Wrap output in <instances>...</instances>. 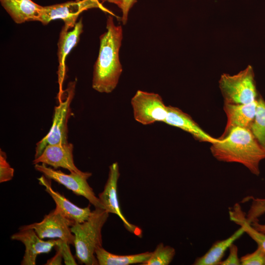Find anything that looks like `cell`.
<instances>
[{
  "label": "cell",
  "mask_w": 265,
  "mask_h": 265,
  "mask_svg": "<svg viewBox=\"0 0 265 265\" xmlns=\"http://www.w3.org/2000/svg\"><path fill=\"white\" fill-rule=\"evenodd\" d=\"M243 233H244V230L240 227L229 238L225 239L217 240L212 244L204 255L197 258L193 265H219L222 261L226 250Z\"/></svg>",
  "instance_id": "obj_18"
},
{
  "label": "cell",
  "mask_w": 265,
  "mask_h": 265,
  "mask_svg": "<svg viewBox=\"0 0 265 265\" xmlns=\"http://www.w3.org/2000/svg\"><path fill=\"white\" fill-rule=\"evenodd\" d=\"M251 225L257 231L265 234V224H261L255 221L250 223Z\"/></svg>",
  "instance_id": "obj_30"
},
{
  "label": "cell",
  "mask_w": 265,
  "mask_h": 265,
  "mask_svg": "<svg viewBox=\"0 0 265 265\" xmlns=\"http://www.w3.org/2000/svg\"><path fill=\"white\" fill-rule=\"evenodd\" d=\"M109 213L104 209L95 208L88 218L81 223L75 222L71 227L75 236L76 256L86 265H98L95 252L102 246V230Z\"/></svg>",
  "instance_id": "obj_3"
},
{
  "label": "cell",
  "mask_w": 265,
  "mask_h": 265,
  "mask_svg": "<svg viewBox=\"0 0 265 265\" xmlns=\"http://www.w3.org/2000/svg\"><path fill=\"white\" fill-rule=\"evenodd\" d=\"M14 170L7 161L6 153L0 149V183L11 180L14 176Z\"/></svg>",
  "instance_id": "obj_24"
},
{
  "label": "cell",
  "mask_w": 265,
  "mask_h": 265,
  "mask_svg": "<svg viewBox=\"0 0 265 265\" xmlns=\"http://www.w3.org/2000/svg\"><path fill=\"white\" fill-rule=\"evenodd\" d=\"M69 245L65 241L61 239L59 243L56 246L58 247L61 249L66 265H77L75 260L71 253Z\"/></svg>",
  "instance_id": "obj_27"
},
{
  "label": "cell",
  "mask_w": 265,
  "mask_h": 265,
  "mask_svg": "<svg viewBox=\"0 0 265 265\" xmlns=\"http://www.w3.org/2000/svg\"><path fill=\"white\" fill-rule=\"evenodd\" d=\"M250 130L259 144L265 148V101L257 98L256 111Z\"/></svg>",
  "instance_id": "obj_21"
},
{
  "label": "cell",
  "mask_w": 265,
  "mask_h": 265,
  "mask_svg": "<svg viewBox=\"0 0 265 265\" xmlns=\"http://www.w3.org/2000/svg\"><path fill=\"white\" fill-rule=\"evenodd\" d=\"M34 168L49 180H53L64 186L77 195L85 198L95 208L104 209L98 197L89 186L87 180L92 176L89 172H70L66 174L41 163L34 164Z\"/></svg>",
  "instance_id": "obj_6"
},
{
  "label": "cell",
  "mask_w": 265,
  "mask_h": 265,
  "mask_svg": "<svg viewBox=\"0 0 265 265\" xmlns=\"http://www.w3.org/2000/svg\"><path fill=\"white\" fill-rule=\"evenodd\" d=\"M219 86L224 103L246 104L257 99L254 73L251 65L238 74H222Z\"/></svg>",
  "instance_id": "obj_4"
},
{
  "label": "cell",
  "mask_w": 265,
  "mask_h": 265,
  "mask_svg": "<svg viewBox=\"0 0 265 265\" xmlns=\"http://www.w3.org/2000/svg\"><path fill=\"white\" fill-rule=\"evenodd\" d=\"M73 148V144L69 142L49 144L39 157L34 159L33 164L44 163L54 169L61 167L70 172H81L74 161Z\"/></svg>",
  "instance_id": "obj_12"
},
{
  "label": "cell",
  "mask_w": 265,
  "mask_h": 265,
  "mask_svg": "<svg viewBox=\"0 0 265 265\" xmlns=\"http://www.w3.org/2000/svg\"><path fill=\"white\" fill-rule=\"evenodd\" d=\"M265 212V199L254 200L249 212L246 216L250 223L257 221V217Z\"/></svg>",
  "instance_id": "obj_25"
},
{
  "label": "cell",
  "mask_w": 265,
  "mask_h": 265,
  "mask_svg": "<svg viewBox=\"0 0 265 265\" xmlns=\"http://www.w3.org/2000/svg\"><path fill=\"white\" fill-rule=\"evenodd\" d=\"M230 218L237 224L240 226L265 251V234L256 230L246 219V215L242 211L239 204H236L229 211Z\"/></svg>",
  "instance_id": "obj_20"
},
{
  "label": "cell",
  "mask_w": 265,
  "mask_h": 265,
  "mask_svg": "<svg viewBox=\"0 0 265 265\" xmlns=\"http://www.w3.org/2000/svg\"><path fill=\"white\" fill-rule=\"evenodd\" d=\"M167 107L168 113L165 123L186 132L200 141L212 144L219 140V139L212 137L203 131L190 115L181 109L171 106Z\"/></svg>",
  "instance_id": "obj_15"
},
{
  "label": "cell",
  "mask_w": 265,
  "mask_h": 265,
  "mask_svg": "<svg viewBox=\"0 0 265 265\" xmlns=\"http://www.w3.org/2000/svg\"><path fill=\"white\" fill-rule=\"evenodd\" d=\"M240 260L242 265H265V251L258 246L255 251L242 256Z\"/></svg>",
  "instance_id": "obj_23"
},
{
  "label": "cell",
  "mask_w": 265,
  "mask_h": 265,
  "mask_svg": "<svg viewBox=\"0 0 265 265\" xmlns=\"http://www.w3.org/2000/svg\"><path fill=\"white\" fill-rule=\"evenodd\" d=\"M176 254L175 249L170 246L159 243L152 252L149 259L142 265H168Z\"/></svg>",
  "instance_id": "obj_22"
},
{
  "label": "cell",
  "mask_w": 265,
  "mask_h": 265,
  "mask_svg": "<svg viewBox=\"0 0 265 265\" xmlns=\"http://www.w3.org/2000/svg\"><path fill=\"white\" fill-rule=\"evenodd\" d=\"M83 32V24L81 18L71 29L63 26L59 34L57 42L58 82L61 86L66 74L65 61L67 56L79 42Z\"/></svg>",
  "instance_id": "obj_13"
},
{
  "label": "cell",
  "mask_w": 265,
  "mask_h": 265,
  "mask_svg": "<svg viewBox=\"0 0 265 265\" xmlns=\"http://www.w3.org/2000/svg\"><path fill=\"white\" fill-rule=\"evenodd\" d=\"M55 255L51 259L48 260L46 265H61L63 255L61 249L57 246Z\"/></svg>",
  "instance_id": "obj_29"
},
{
  "label": "cell",
  "mask_w": 265,
  "mask_h": 265,
  "mask_svg": "<svg viewBox=\"0 0 265 265\" xmlns=\"http://www.w3.org/2000/svg\"><path fill=\"white\" fill-rule=\"evenodd\" d=\"M19 231L12 235L11 238L21 241L25 247L22 265H35L37 257L42 253H48L55 247L61 239L44 240L30 228H19Z\"/></svg>",
  "instance_id": "obj_11"
},
{
  "label": "cell",
  "mask_w": 265,
  "mask_h": 265,
  "mask_svg": "<svg viewBox=\"0 0 265 265\" xmlns=\"http://www.w3.org/2000/svg\"><path fill=\"white\" fill-rule=\"evenodd\" d=\"M257 105V99L246 104L224 103L223 108L227 117V123L224 133L219 139L225 137L235 127L250 129L255 116Z\"/></svg>",
  "instance_id": "obj_14"
},
{
  "label": "cell",
  "mask_w": 265,
  "mask_h": 265,
  "mask_svg": "<svg viewBox=\"0 0 265 265\" xmlns=\"http://www.w3.org/2000/svg\"><path fill=\"white\" fill-rule=\"evenodd\" d=\"M45 177L38 178L39 184L45 187V190L54 200L56 207L60 212L68 218L75 222L81 223L86 220L91 213L90 205L85 208H80L75 205L52 187L51 180Z\"/></svg>",
  "instance_id": "obj_16"
},
{
  "label": "cell",
  "mask_w": 265,
  "mask_h": 265,
  "mask_svg": "<svg viewBox=\"0 0 265 265\" xmlns=\"http://www.w3.org/2000/svg\"><path fill=\"white\" fill-rule=\"evenodd\" d=\"M120 175L118 162L113 163L109 166L108 178L104 190L99 194L98 198L105 210L108 213L117 215L121 219L125 228L129 232L141 237V229L130 223L122 213L117 193V184Z\"/></svg>",
  "instance_id": "obj_10"
},
{
  "label": "cell",
  "mask_w": 265,
  "mask_h": 265,
  "mask_svg": "<svg viewBox=\"0 0 265 265\" xmlns=\"http://www.w3.org/2000/svg\"><path fill=\"white\" fill-rule=\"evenodd\" d=\"M133 117L138 123L148 125L164 122L168 113L161 97L158 94L137 90L131 99Z\"/></svg>",
  "instance_id": "obj_7"
},
{
  "label": "cell",
  "mask_w": 265,
  "mask_h": 265,
  "mask_svg": "<svg viewBox=\"0 0 265 265\" xmlns=\"http://www.w3.org/2000/svg\"><path fill=\"white\" fill-rule=\"evenodd\" d=\"M104 0L107 1L109 2L116 4L120 8L123 2V0Z\"/></svg>",
  "instance_id": "obj_31"
},
{
  "label": "cell",
  "mask_w": 265,
  "mask_h": 265,
  "mask_svg": "<svg viewBox=\"0 0 265 265\" xmlns=\"http://www.w3.org/2000/svg\"><path fill=\"white\" fill-rule=\"evenodd\" d=\"M93 8L109 12L98 0H76L43 6L38 22L46 26L53 20L61 19L64 26L71 29L82 12Z\"/></svg>",
  "instance_id": "obj_8"
},
{
  "label": "cell",
  "mask_w": 265,
  "mask_h": 265,
  "mask_svg": "<svg viewBox=\"0 0 265 265\" xmlns=\"http://www.w3.org/2000/svg\"><path fill=\"white\" fill-rule=\"evenodd\" d=\"M76 81L68 83L65 90L66 98L60 100L54 107L53 123L48 133L37 143L34 159L39 157L45 147L49 144L68 143L67 123L71 114L70 105L74 98Z\"/></svg>",
  "instance_id": "obj_5"
},
{
  "label": "cell",
  "mask_w": 265,
  "mask_h": 265,
  "mask_svg": "<svg viewBox=\"0 0 265 265\" xmlns=\"http://www.w3.org/2000/svg\"><path fill=\"white\" fill-rule=\"evenodd\" d=\"M152 252L119 255L109 252L102 246L99 247L95 252L99 265H130L135 264L142 265L149 258Z\"/></svg>",
  "instance_id": "obj_19"
},
{
  "label": "cell",
  "mask_w": 265,
  "mask_h": 265,
  "mask_svg": "<svg viewBox=\"0 0 265 265\" xmlns=\"http://www.w3.org/2000/svg\"><path fill=\"white\" fill-rule=\"evenodd\" d=\"M211 151L218 160L240 163L257 176L260 174V162L265 159V148L251 130L240 127L233 128L225 137L212 144Z\"/></svg>",
  "instance_id": "obj_2"
},
{
  "label": "cell",
  "mask_w": 265,
  "mask_h": 265,
  "mask_svg": "<svg viewBox=\"0 0 265 265\" xmlns=\"http://www.w3.org/2000/svg\"><path fill=\"white\" fill-rule=\"evenodd\" d=\"M106 31L100 36V48L94 65L92 87L100 93H110L116 87L122 72L119 53L123 39L121 26L111 16L107 18Z\"/></svg>",
  "instance_id": "obj_1"
},
{
  "label": "cell",
  "mask_w": 265,
  "mask_h": 265,
  "mask_svg": "<svg viewBox=\"0 0 265 265\" xmlns=\"http://www.w3.org/2000/svg\"><path fill=\"white\" fill-rule=\"evenodd\" d=\"M1 6L18 24L39 21L43 6L32 0H0Z\"/></svg>",
  "instance_id": "obj_17"
},
{
  "label": "cell",
  "mask_w": 265,
  "mask_h": 265,
  "mask_svg": "<svg viewBox=\"0 0 265 265\" xmlns=\"http://www.w3.org/2000/svg\"><path fill=\"white\" fill-rule=\"evenodd\" d=\"M136 1L137 0H123L121 7L122 11V22L123 25L127 23L129 11Z\"/></svg>",
  "instance_id": "obj_28"
},
{
  "label": "cell",
  "mask_w": 265,
  "mask_h": 265,
  "mask_svg": "<svg viewBox=\"0 0 265 265\" xmlns=\"http://www.w3.org/2000/svg\"><path fill=\"white\" fill-rule=\"evenodd\" d=\"M75 223V221L65 216L55 208L45 215L41 221L21 227L33 229L42 239L57 238L69 244L74 245L75 236L71 231V227Z\"/></svg>",
  "instance_id": "obj_9"
},
{
  "label": "cell",
  "mask_w": 265,
  "mask_h": 265,
  "mask_svg": "<svg viewBox=\"0 0 265 265\" xmlns=\"http://www.w3.org/2000/svg\"><path fill=\"white\" fill-rule=\"evenodd\" d=\"M229 254L228 257L220 263V265H241L240 260L238 257V247L234 243L229 248Z\"/></svg>",
  "instance_id": "obj_26"
}]
</instances>
